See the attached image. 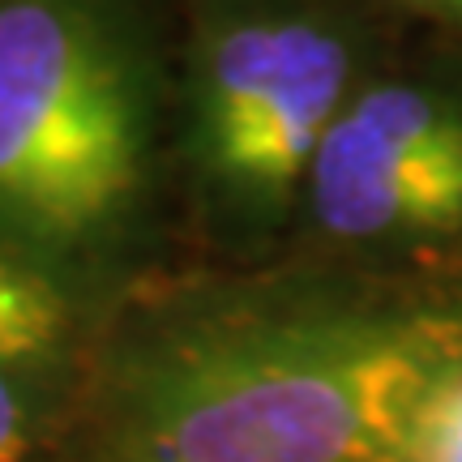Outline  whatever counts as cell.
Here are the masks:
<instances>
[{"mask_svg":"<svg viewBox=\"0 0 462 462\" xmlns=\"http://www.w3.org/2000/svg\"><path fill=\"white\" fill-rule=\"evenodd\" d=\"M360 86V43L330 14L291 5L215 22L193 56L189 150L218 215L279 223Z\"/></svg>","mask_w":462,"mask_h":462,"instance_id":"3957f363","label":"cell"},{"mask_svg":"<svg viewBox=\"0 0 462 462\" xmlns=\"http://www.w3.org/2000/svg\"><path fill=\"white\" fill-rule=\"evenodd\" d=\"M411 462H462V373L424 402L411 437Z\"/></svg>","mask_w":462,"mask_h":462,"instance_id":"8992f818","label":"cell"},{"mask_svg":"<svg viewBox=\"0 0 462 462\" xmlns=\"http://www.w3.org/2000/svg\"><path fill=\"white\" fill-rule=\"evenodd\" d=\"M313 227L346 248L462 240V90L420 78L364 82L334 120L309 189Z\"/></svg>","mask_w":462,"mask_h":462,"instance_id":"277c9868","label":"cell"},{"mask_svg":"<svg viewBox=\"0 0 462 462\" xmlns=\"http://www.w3.org/2000/svg\"><path fill=\"white\" fill-rule=\"evenodd\" d=\"M154 103L107 0H0V245L90 262L137 223Z\"/></svg>","mask_w":462,"mask_h":462,"instance_id":"7a4b0ae2","label":"cell"},{"mask_svg":"<svg viewBox=\"0 0 462 462\" xmlns=\"http://www.w3.org/2000/svg\"><path fill=\"white\" fill-rule=\"evenodd\" d=\"M39 432V402L17 368H0V462H22Z\"/></svg>","mask_w":462,"mask_h":462,"instance_id":"52a82bcc","label":"cell"},{"mask_svg":"<svg viewBox=\"0 0 462 462\" xmlns=\"http://www.w3.org/2000/svg\"><path fill=\"white\" fill-rule=\"evenodd\" d=\"M402 5H411L420 14H432V17H441V22L462 26V0H402Z\"/></svg>","mask_w":462,"mask_h":462,"instance_id":"ba28073f","label":"cell"},{"mask_svg":"<svg viewBox=\"0 0 462 462\" xmlns=\"http://www.w3.org/2000/svg\"><path fill=\"white\" fill-rule=\"evenodd\" d=\"M462 373V279L265 270L133 300L99 351L78 462H411Z\"/></svg>","mask_w":462,"mask_h":462,"instance_id":"6da1fadb","label":"cell"},{"mask_svg":"<svg viewBox=\"0 0 462 462\" xmlns=\"http://www.w3.org/2000/svg\"><path fill=\"white\" fill-rule=\"evenodd\" d=\"M69 326L73 313L56 270L0 245V368L22 373L31 364H43L60 351Z\"/></svg>","mask_w":462,"mask_h":462,"instance_id":"5b68a950","label":"cell"}]
</instances>
